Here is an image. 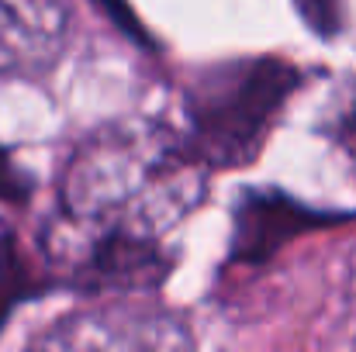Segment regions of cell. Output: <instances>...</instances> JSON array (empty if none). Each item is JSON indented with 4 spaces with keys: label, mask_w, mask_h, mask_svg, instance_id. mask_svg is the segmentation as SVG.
<instances>
[{
    "label": "cell",
    "mask_w": 356,
    "mask_h": 352,
    "mask_svg": "<svg viewBox=\"0 0 356 352\" xmlns=\"http://www.w3.org/2000/svg\"><path fill=\"white\" fill-rule=\"evenodd\" d=\"M21 352H191V332L166 308L115 297L52 321Z\"/></svg>",
    "instance_id": "obj_3"
},
{
    "label": "cell",
    "mask_w": 356,
    "mask_h": 352,
    "mask_svg": "<svg viewBox=\"0 0 356 352\" xmlns=\"http://www.w3.org/2000/svg\"><path fill=\"white\" fill-rule=\"evenodd\" d=\"M73 0H0V80L45 76L70 38Z\"/></svg>",
    "instance_id": "obj_4"
},
{
    "label": "cell",
    "mask_w": 356,
    "mask_h": 352,
    "mask_svg": "<svg viewBox=\"0 0 356 352\" xmlns=\"http://www.w3.org/2000/svg\"><path fill=\"white\" fill-rule=\"evenodd\" d=\"M329 131H332V138L339 142V149L353 159V166H356V83L339 97V104L332 108Z\"/></svg>",
    "instance_id": "obj_7"
},
{
    "label": "cell",
    "mask_w": 356,
    "mask_h": 352,
    "mask_svg": "<svg viewBox=\"0 0 356 352\" xmlns=\"http://www.w3.org/2000/svg\"><path fill=\"white\" fill-rule=\"evenodd\" d=\"M24 176L14 169V162L0 152V197H7V201H21L24 197Z\"/></svg>",
    "instance_id": "obj_8"
},
{
    "label": "cell",
    "mask_w": 356,
    "mask_h": 352,
    "mask_svg": "<svg viewBox=\"0 0 356 352\" xmlns=\"http://www.w3.org/2000/svg\"><path fill=\"white\" fill-rule=\"evenodd\" d=\"M211 166L187 135L152 117L94 128L63 162L59 215L42 235L52 276L90 294L135 297L170 269L166 235L208 197Z\"/></svg>",
    "instance_id": "obj_1"
},
{
    "label": "cell",
    "mask_w": 356,
    "mask_h": 352,
    "mask_svg": "<svg viewBox=\"0 0 356 352\" xmlns=\"http://www.w3.org/2000/svg\"><path fill=\"white\" fill-rule=\"evenodd\" d=\"M294 10L318 38H332L343 31V0H294Z\"/></svg>",
    "instance_id": "obj_6"
},
{
    "label": "cell",
    "mask_w": 356,
    "mask_h": 352,
    "mask_svg": "<svg viewBox=\"0 0 356 352\" xmlns=\"http://www.w3.org/2000/svg\"><path fill=\"white\" fill-rule=\"evenodd\" d=\"M318 221L315 211L301 208L287 194H249L242 197L236 215V255L242 259H263L280 242L301 228H312Z\"/></svg>",
    "instance_id": "obj_5"
},
{
    "label": "cell",
    "mask_w": 356,
    "mask_h": 352,
    "mask_svg": "<svg viewBox=\"0 0 356 352\" xmlns=\"http://www.w3.org/2000/svg\"><path fill=\"white\" fill-rule=\"evenodd\" d=\"M298 87V66L280 56L204 66L184 94L187 142L211 169H242L256 162Z\"/></svg>",
    "instance_id": "obj_2"
}]
</instances>
